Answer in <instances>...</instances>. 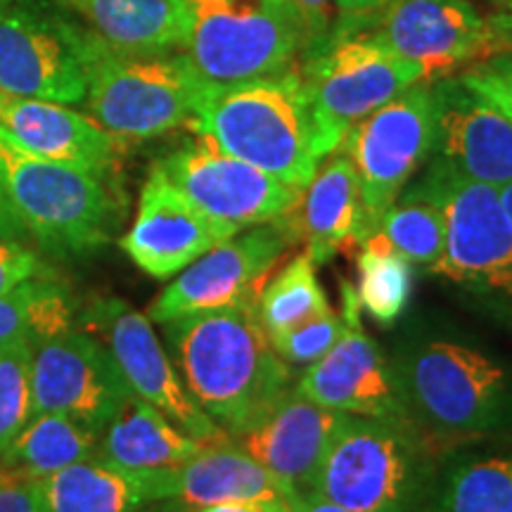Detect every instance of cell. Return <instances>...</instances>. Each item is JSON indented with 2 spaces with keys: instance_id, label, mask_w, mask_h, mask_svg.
<instances>
[{
  "instance_id": "6da1fadb",
  "label": "cell",
  "mask_w": 512,
  "mask_h": 512,
  "mask_svg": "<svg viewBox=\"0 0 512 512\" xmlns=\"http://www.w3.org/2000/svg\"><path fill=\"white\" fill-rule=\"evenodd\" d=\"M162 325L185 389L228 437L264 420L292 389V370L273 351L256 304L192 313Z\"/></svg>"
},
{
  "instance_id": "7a4b0ae2",
  "label": "cell",
  "mask_w": 512,
  "mask_h": 512,
  "mask_svg": "<svg viewBox=\"0 0 512 512\" xmlns=\"http://www.w3.org/2000/svg\"><path fill=\"white\" fill-rule=\"evenodd\" d=\"M190 126L197 138L294 188H306L320 166L297 67L266 79L209 83Z\"/></svg>"
},
{
  "instance_id": "3957f363",
  "label": "cell",
  "mask_w": 512,
  "mask_h": 512,
  "mask_svg": "<svg viewBox=\"0 0 512 512\" xmlns=\"http://www.w3.org/2000/svg\"><path fill=\"white\" fill-rule=\"evenodd\" d=\"M0 181L43 252L72 259L98 252L117 233L124 209L112 178L24 150L0 128Z\"/></svg>"
},
{
  "instance_id": "277c9868",
  "label": "cell",
  "mask_w": 512,
  "mask_h": 512,
  "mask_svg": "<svg viewBox=\"0 0 512 512\" xmlns=\"http://www.w3.org/2000/svg\"><path fill=\"white\" fill-rule=\"evenodd\" d=\"M430 489L432 463L411 422L347 415L311 491L351 512H427Z\"/></svg>"
},
{
  "instance_id": "5b68a950",
  "label": "cell",
  "mask_w": 512,
  "mask_h": 512,
  "mask_svg": "<svg viewBox=\"0 0 512 512\" xmlns=\"http://www.w3.org/2000/svg\"><path fill=\"white\" fill-rule=\"evenodd\" d=\"M88 117L117 140H150L195 117L209 81L185 53H121L88 34Z\"/></svg>"
},
{
  "instance_id": "8992f818",
  "label": "cell",
  "mask_w": 512,
  "mask_h": 512,
  "mask_svg": "<svg viewBox=\"0 0 512 512\" xmlns=\"http://www.w3.org/2000/svg\"><path fill=\"white\" fill-rule=\"evenodd\" d=\"M406 418L437 437H472L503 425L512 384L503 366L456 342L413 349L394 366Z\"/></svg>"
},
{
  "instance_id": "52a82bcc",
  "label": "cell",
  "mask_w": 512,
  "mask_h": 512,
  "mask_svg": "<svg viewBox=\"0 0 512 512\" xmlns=\"http://www.w3.org/2000/svg\"><path fill=\"white\" fill-rule=\"evenodd\" d=\"M185 55L209 83L283 74L304 50L297 19L280 0H183Z\"/></svg>"
},
{
  "instance_id": "ba28073f",
  "label": "cell",
  "mask_w": 512,
  "mask_h": 512,
  "mask_svg": "<svg viewBox=\"0 0 512 512\" xmlns=\"http://www.w3.org/2000/svg\"><path fill=\"white\" fill-rule=\"evenodd\" d=\"M432 162L403 197L434 204L446 223V252L432 273L453 283L512 297V226L494 185L458 174L444 159Z\"/></svg>"
},
{
  "instance_id": "9c48e42d",
  "label": "cell",
  "mask_w": 512,
  "mask_h": 512,
  "mask_svg": "<svg viewBox=\"0 0 512 512\" xmlns=\"http://www.w3.org/2000/svg\"><path fill=\"white\" fill-rule=\"evenodd\" d=\"M302 79L320 162L335 155L358 121L413 83L427 81L418 64L394 55L363 31L306 60Z\"/></svg>"
},
{
  "instance_id": "30bf717a",
  "label": "cell",
  "mask_w": 512,
  "mask_h": 512,
  "mask_svg": "<svg viewBox=\"0 0 512 512\" xmlns=\"http://www.w3.org/2000/svg\"><path fill=\"white\" fill-rule=\"evenodd\" d=\"M432 81H418L358 121L337 152L354 164L370 233L434 152Z\"/></svg>"
},
{
  "instance_id": "8fae6325",
  "label": "cell",
  "mask_w": 512,
  "mask_h": 512,
  "mask_svg": "<svg viewBox=\"0 0 512 512\" xmlns=\"http://www.w3.org/2000/svg\"><path fill=\"white\" fill-rule=\"evenodd\" d=\"M88 34L38 0H0V91L79 105Z\"/></svg>"
},
{
  "instance_id": "7c38bea8",
  "label": "cell",
  "mask_w": 512,
  "mask_h": 512,
  "mask_svg": "<svg viewBox=\"0 0 512 512\" xmlns=\"http://www.w3.org/2000/svg\"><path fill=\"white\" fill-rule=\"evenodd\" d=\"M297 238L294 214L278 223L242 228L174 275V280L150 304L147 318L162 325L166 320L192 313L256 304L273 266Z\"/></svg>"
},
{
  "instance_id": "4fadbf2b",
  "label": "cell",
  "mask_w": 512,
  "mask_h": 512,
  "mask_svg": "<svg viewBox=\"0 0 512 512\" xmlns=\"http://www.w3.org/2000/svg\"><path fill=\"white\" fill-rule=\"evenodd\" d=\"M363 34L418 64L427 81L505 53L489 17L470 0H392L370 19Z\"/></svg>"
},
{
  "instance_id": "5bb4252c",
  "label": "cell",
  "mask_w": 512,
  "mask_h": 512,
  "mask_svg": "<svg viewBox=\"0 0 512 512\" xmlns=\"http://www.w3.org/2000/svg\"><path fill=\"white\" fill-rule=\"evenodd\" d=\"M155 164L197 209L235 228L290 219L304 197V188L278 181L202 138Z\"/></svg>"
},
{
  "instance_id": "9a60e30c",
  "label": "cell",
  "mask_w": 512,
  "mask_h": 512,
  "mask_svg": "<svg viewBox=\"0 0 512 512\" xmlns=\"http://www.w3.org/2000/svg\"><path fill=\"white\" fill-rule=\"evenodd\" d=\"M133 396L112 351L86 332H64L34 349L31 418L57 413L100 434Z\"/></svg>"
},
{
  "instance_id": "2e32d148",
  "label": "cell",
  "mask_w": 512,
  "mask_h": 512,
  "mask_svg": "<svg viewBox=\"0 0 512 512\" xmlns=\"http://www.w3.org/2000/svg\"><path fill=\"white\" fill-rule=\"evenodd\" d=\"M83 320L88 328L105 337L107 349L138 399L155 406L192 439L204 444L230 439L185 389L169 351L152 330L150 318L128 306L124 299L107 297L88 306Z\"/></svg>"
},
{
  "instance_id": "e0dca14e",
  "label": "cell",
  "mask_w": 512,
  "mask_h": 512,
  "mask_svg": "<svg viewBox=\"0 0 512 512\" xmlns=\"http://www.w3.org/2000/svg\"><path fill=\"white\" fill-rule=\"evenodd\" d=\"M342 302L347 330L328 354L304 370L294 389L330 411L408 422L394 368L387 366L375 339L361 330L354 285L342 283Z\"/></svg>"
},
{
  "instance_id": "ac0fdd59",
  "label": "cell",
  "mask_w": 512,
  "mask_h": 512,
  "mask_svg": "<svg viewBox=\"0 0 512 512\" xmlns=\"http://www.w3.org/2000/svg\"><path fill=\"white\" fill-rule=\"evenodd\" d=\"M240 230L197 209L152 164L140 190L136 221L119 245L140 271L150 278L169 280Z\"/></svg>"
},
{
  "instance_id": "d6986e66",
  "label": "cell",
  "mask_w": 512,
  "mask_h": 512,
  "mask_svg": "<svg viewBox=\"0 0 512 512\" xmlns=\"http://www.w3.org/2000/svg\"><path fill=\"white\" fill-rule=\"evenodd\" d=\"M434 157L458 174L494 185L512 183V121L463 81L444 76L432 83Z\"/></svg>"
},
{
  "instance_id": "ffe728a7",
  "label": "cell",
  "mask_w": 512,
  "mask_h": 512,
  "mask_svg": "<svg viewBox=\"0 0 512 512\" xmlns=\"http://www.w3.org/2000/svg\"><path fill=\"white\" fill-rule=\"evenodd\" d=\"M344 420L347 413L318 406L290 389L264 420L230 439L278 477L290 494H299L313 489L320 463Z\"/></svg>"
},
{
  "instance_id": "44dd1931",
  "label": "cell",
  "mask_w": 512,
  "mask_h": 512,
  "mask_svg": "<svg viewBox=\"0 0 512 512\" xmlns=\"http://www.w3.org/2000/svg\"><path fill=\"white\" fill-rule=\"evenodd\" d=\"M0 128L24 150L95 176L112 178L117 166L119 140L60 102L0 91Z\"/></svg>"
},
{
  "instance_id": "7402d4cb",
  "label": "cell",
  "mask_w": 512,
  "mask_h": 512,
  "mask_svg": "<svg viewBox=\"0 0 512 512\" xmlns=\"http://www.w3.org/2000/svg\"><path fill=\"white\" fill-rule=\"evenodd\" d=\"M299 235L306 238V256L313 264H325L342 249L361 247L370 235L366 204L361 197L356 169L344 152L325 157L316 176L304 188L299 209L294 211Z\"/></svg>"
},
{
  "instance_id": "603a6c76",
  "label": "cell",
  "mask_w": 512,
  "mask_h": 512,
  "mask_svg": "<svg viewBox=\"0 0 512 512\" xmlns=\"http://www.w3.org/2000/svg\"><path fill=\"white\" fill-rule=\"evenodd\" d=\"M169 470H124L100 458L81 460L36 484V512H133L171 498Z\"/></svg>"
},
{
  "instance_id": "cb8c5ba5",
  "label": "cell",
  "mask_w": 512,
  "mask_h": 512,
  "mask_svg": "<svg viewBox=\"0 0 512 512\" xmlns=\"http://www.w3.org/2000/svg\"><path fill=\"white\" fill-rule=\"evenodd\" d=\"M171 498L197 508V505L226 501H268L290 498V489L256 463L233 439L202 448L188 463L169 470Z\"/></svg>"
},
{
  "instance_id": "d4e9b609",
  "label": "cell",
  "mask_w": 512,
  "mask_h": 512,
  "mask_svg": "<svg viewBox=\"0 0 512 512\" xmlns=\"http://www.w3.org/2000/svg\"><path fill=\"white\" fill-rule=\"evenodd\" d=\"M207 446L133 394L100 434L95 458L124 470H169L188 463Z\"/></svg>"
},
{
  "instance_id": "484cf974",
  "label": "cell",
  "mask_w": 512,
  "mask_h": 512,
  "mask_svg": "<svg viewBox=\"0 0 512 512\" xmlns=\"http://www.w3.org/2000/svg\"><path fill=\"white\" fill-rule=\"evenodd\" d=\"M95 36L121 53L159 55L185 46L183 0H74Z\"/></svg>"
},
{
  "instance_id": "4316f807",
  "label": "cell",
  "mask_w": 512,
  "mask_h": 512,
  "mask_svg": "<svg viewBox=\"0 0 512 512\" xmlns=\"http://www.w3.org/2000/svg\"><path fill=\"white\" fill-rule=\"evenodd\" d=\"M98 434L57 413L34 415L0 451V470L8 477L41 482L64 467L95 458Z\"/></svg>"
},
{
  "instance_id": "83f0119b",
  "label": "cell",
  "mask_w": 512,
  "mask_h": 512,
  "mask_svg": "<svg viewBox=\"0 0 512 512\" xmlns=\"http://www.w3.org/2000/svg\"><path fill=\"white\" fill-rule=\"evenodd\" d=\"M74 323V294L50 268L0 297V347L12 342L38 347L69 332Z\"/></svg>"
},
{
  "instance_id": "f1b7e54d",
  "label": "cell",
  "mask_w": 512,
  "mask_h": 512,
  "mask_svg": "<svg viewBox=\"0 0 512 512\" xmlns=\"http://www.w3.org/2000/svg\"><path fill=\"white\" fill-rule=\"evenodd\" d=\"M356 297L361 311H368L377 323L389 325L406 311L413 290L411 261L403 259L382 235L370 233L361 242L356 259Z\"/></svg>"
},
{
  "instance_id": "f546056e",
  "label": "cell",
  "mask_w": 512,
  "mask_h": 512,
  "mask_svg": "<svg viewBox=\"0 0 512 512\" xmlns=\"http://www.w3.org/2000/svg\"><path fill=\"white\" fill-rule=\"evenodd\" d=\"M328 311L332 309L318 283L316 264L306 254L292 259L273 280H268L256 302V316L268 337L297 328Z\"/></svg>"
},
{
  "instance_id": "4dcf8cb0",
  "label": "cell",
  "mask_w": 512,
  "mask_h": 512,
  "mask_svg": "<svg viewBox=\"0 0 512 512\" xmlns=\"http://www.w3.org/2000/svg\"><path fill=\"white\" fill-rule=\"evenodd\" d=\"M427 512H512V456L453 467Z\"/></svg>"
},
{
  "instance_id": "1f68e13d",
  "label": "cell",
  "mask_w": 512,
  "mask_h": 512,
  "mask_svg": "<svg viewBox=\"0 0 512 512\" xmlns=\"http://www.w3.org/2000/svg\"><path fill=\"white\" fill-rule=\"evenodd\" d=\"M373 233L382 235L411 266L434 271L446 252V223L434 204L415 197H399L377 219Z\"/></svg>"
},
{
  "instance_id": "d6a6232c",
  "label": "cell",
  "mask_w": 512,
  "mask_h": 512,
  "mask_svg": "<svg viewBox=\"0 0 512 512\" xmlns=\"http://www.w3.org/2000/svg\"><path fill=\"white\" fill-rule=\"evenodd\" d=\"M34 344L12 342L0 347V451L31 420V363Z\"/></svg>"
},
{
  "instance_id": "836d02e7",
  "label": "cell",
  "mask_w": 512,
  "mask_h": 512,
  "mask_svg": "<svg viewBox=\"0 0 512 512\" xmlns=\"http://www.w3.org/2000/svg\"><path fill=\"white\" fill-rule=\"evenodd\" d=\"M347 330V320L337 316L335 311L323 313V316L306 320L297 328L271 335V347L287 366L309 368L320 361L328 351L335 347V342Z\"/></svg>"
},
{
  "instance_id": "e575fe53",
  "label": "cell",
  "mask_w": 512,
  "mask_h": 512,
  "mask_svg": "<svg viewBox=\"0 0 512 512\" xmlns=\"http://www.w3.org/2000/svg\"><path fill=\"white\" fill-rule=\"evenodd\" d=\"M290 15L297 19L304 36L302 57L313 60L330 48L335 31V8L332 0H280Z\"/></svg>"
},
{
  "instance_id": "d590c367",
  "label": "cell",
  "mask_w": 512,
  "mask_h": 512,
  "mask_svg": "<svg viewBox=\"0 0 512 512\" xmlns=\"http://www.w3.org/2000/svg\"><path fill=\"white\" fill-rule=\"evenodd\" d=\"M48 271L36 252L19 245V240H0V297L27 280Z\"/></svg>"
},
{
  "instance_id": "8d00e7d4",
  "label": "cell",
  "mask_w": 512,
  "mask_h": 512,
  "mask_svg": "<svg viewBox=\"0 0 512 512\" xmlns=\"http://www.w3.org/2000/svg\"><path fill=\"white\" fill-rule=\"evenodd\" d=\"M460 81L472 88L484 100H489L496 110H501L512 121V81L503 79L484 67V64H472L460 74Z\"/></svg>"
},
{
  "instance_id": "74e56055",
  "label": "cell",
  "mask_w": 512,
  "mask_h": 512,
  "mask_svg": "<svg viewBox=\"0 0 512 512\" xmlns=\"http://www.w3.org/2000/svg\"><path fill=\"white\" fill-rule=\"evenodd\" d=\"M392 0H332V8H335V31H332V41H342L358 34L368 27V22L380 12L384 5H389Z\"/></svg>"
},
{
  "instance_id": "f35d334b",
  "label": "cell",
  "mask_w": 512,
  "mask_h": 512,
  "mask_svg": "<svg viewBox=\"0 0 512 512\" xmlns=\"http://www.w3.org/2000/svg\"><path fill=\"white\" fill-rule=\"evenodd\" d=\"M36 484L31 479L0 477V512H36Z\"/></svg>"
},
{
  "instance_id": "ab89813d",
  "label": "cell",
  "mask_w": 512,
  "mask_h": 512,
  "mask_svg": "<svg viewBox=\"0 0 512 512\" xmlns=\"http://www.w3.org/2000/svg\"><path fill=\"white\" fill-rule=\"evenodd\" d=\"M27 238V228L19 219L15 204H12L8 190L0 181V240H22Z\"/></svg>"
},
{
  "instance_id": "60d3db41",
  "label": "cell",
  "mask_w": 512,
  "mask_h": 512,
  "mask_svg": "<svg viewBox=\"0 0 512 512\" xmlns=\"http://www.w3.org/2000/svg\"><path fill=\"white\" fill-rule=\"evenodd\" d=\"M287 501L285 498H268V501H226L188 508V512H278Z\"/></svg>"
},
{
  "instance_id": "b9f144b4",
  "label": "cell",
  "mask_w": 512,
  "mask_h": 512,
  "mask_svg": "<svg viewBox=\"0 0 512 512\" xmlns=\"http://www.w3.org/2000/svg\"><path fill=\"white\" fill-rule=\"evenodd\" d=\"M287 503H290L292 512H351L316 494V491H299V494H292L287 498Z\"/></svg>"
},
{
  "instance_id": "7bdbcfd3",
  "label": "cell",
  "mask_w": 512,
  "mask_h": 512,
  "mask_svg": "<svg viewBox=\"0 0 512 512\" xmlns=\"http://www.w3.org/2000/svg\"><path fill=\"white\" fill-rule=\"evenodd\" d=\"M489 22L498 34V38L503 41L505 50H512V3L503 5V10L496 12V15H491Z\"/></svg>"
},
{
  "instance_id": "ee69618b",
  "label": "cell",
  "mask_w": 512,
  "mask_h": 512,
  "mask_svg": "<svg viewBox=\"0 0 512 512\" xmlns=\"http://www.w3.org/2000/svg\"><path fill=\"white\" fill-rule=\"evenodd\" d=\"M479 64H484L489 72H494L498 76H503V79L512 81V50H505V53H498V55L489 57V60H484Z\"/></svg>"
},
{
  "instance_id": "f6af8a7d",
  "label": "cell",
  "mask_w": 512,
  "mask_h": 512,
  "mask_svg": "<svg viewBox=\"0 0 512 512\" xmlns=\"http://www.w3.org/2000/svg\"><path fill=\"white\" fill-rule=\"evenodd\" d=\"M133 512H188V505L176 501V498H166V501H157L150 505H143V508L133 510Z\"/></svg>"
},
{
  "instance_id": "bcb514c9",
  "label": "cell",
  "mask_w": 512,
  "mask_h": 512,
  "mask_svg": "<svg viewBox=\"0 0 512 512\" xmlns=\"http://www.w3.org/2000/svg\"><path fill=\"white\" fill-rule=\"evenodd\" d=\"M498 195H501L503 209H505V214H508V221H510V226H512V183L503 185V188H498Z\"/></svg>"
},
{
  "instance_id": "7dc6e473",
  "label": "cell",
  "mask_w": 512,
  "mask_h": 512,
  "mask_svg": "<svg viewBox=\"0 0 512 512\" xmlns=\"http://www.w3.org/2000/svg\"><path fill=\"white\" fill-rule=\"evenodd\" d=\"M489 3H498V5H508L512 0H489Z\"/></svg>"
},
{
  "instance_id": "c3c4849f",
  "label": "cell",
  "mask_w": 512,
  "mask_h": 512,
  "mask_svg": "<svg viewBox=\"0 0 512 512\" xmlns=\"http://www.w3.org/2000/svg\"><path fill=\"white\" fill-rule=\"evenodd\" d=\"M278 512H292V510H290V503H285V505H283V508H280Z\"/></svg>"
}]
</instances>
